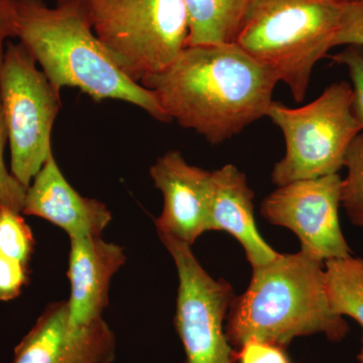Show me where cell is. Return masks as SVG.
<instances>
[{
	"label": "cell",
	"mask_w": 363,
	"mask_h": 363,
	"mask_svg": "<svg viewBox=\"0 0 363 363\" xmlns=\"http://www.w3.org/2000/svg\"><path fill=\"white\" fill-rule=\"evenodd\" d=\"M28 281V264L0 255V301L18 297Z\"/></svg>",
	"instance_id": "22"
},
{
	"label": "cell",
	"mask_w": 363,
	"mask_h": 363,
	"mask_svg": "<svg viewBox=\"0 0 363 363\" xmlns=\"http://www.w3.org/2000/svg\"><path fill=\"white\" fill-rule=\"evenodd\" d=\"M150 174L164 196V209L155 220L157 233L192 247L208 231L211 172L191 166L179 150H169L152 164Z\"/></svg>",
	"instance_id": "11"
},
{
	"label": "cell",
	"mask_w": 363,
	"mask_h": 363,
	"mask_svg": "<svg viewBox=\"0 0 363 363\" xmlns=\"http://www.w3.org/2000/svg\"><path fill=\"white\" fill-rule=\"evenodd\" d=\"M60 92L21 43L9 40L0 64V107L6 121L11 172L30 187L52 154V126L61 108Z\"/></svg>",
	"instance_id": "7"
},
{
	"label": "cell",
	"mask_w": 363,
	"mask_h": 363,
	"mask_svg": "<svg viewBox=\"0 0 363 363\" xmlns=\"http://www.w3.org/2000/svg\"><path fill=\"white\" fill-rule=\"evenodd\" d=\"M341 186L339 174L292 182L267 196L260 212L272 225L292 230L301 250L315 259L325 262L350 257L339 221Z\"/></svg>",
	"instance_id": "9"
},
{
	"label": "cell",
	"mask_w": 363,
	"mask_h": 363,
	"mask_svg": "<svg viewBox=\"0 0 363 363\" xmlns=\"http://www.w3.org/2000/svg\"><path fill=\"white\" fill-rule=\"evenodd\" d=\"M338 45L363 47V0L342 4L340 25L334 40V48Z\"/></svg>",
	"instance_id": "21"
},
{
	"label": "cell",
	"mask_w": 363,
	"mask_h": 363,
	"mask_svg": "<svg viewBox=\"0 0 363 363\" xmlns=\"http://www.w3.org/2000/svg\"><path fill=\"white\" fill-rule=\"evenodd\" d=\"M341 4H350V2L362 1V0H338Z\"/></svg>",
	"instance_id": "26"
},
{
	"label": "cell",
	"mask_w": 363,
	"mask_h": 363,
	"mask_svg": "<svg viewBox=\"0 0 363 363\" xmlns=\"http://www.w3.org/2000/svg\"><path fill=\"white\" fill-rule=\"evenodd\" d=\"M253 197L247 177L238 167L228 164L211 172L208 231H226L233 235L255 269L276 259L279 253L257 230Z\"/></svg>",
	"instance_id": "14"
},
{
	"label": "cell",
	"mask_w": 363,
	"mask_h": 363,
	"mask_svg": "<svg viewBox=\"0 0 363 363\" xmlns=\"http://www.w3.org/2000/svg\"><path fill=\"white\" fill-rule=\"evenodd\" d=\"M278 81L234 43L188 45L140 85L154 93L169 121L220 145L266 117Z\"/></svg>",
	"instance_id": "1"
},
{
	"label": "cell",
	"mask_w": 363,
	"mask_h": 363,
	"mask_svg": "<svg viewBox=\"0 0 363 363\" xmlns=\"http://www.w3.org/2000/svg\"><path fill=\"white\" fill-rule=\"evenodd\" d=\"M9 136L4 113L0 107V208L23 213L26 190L23 184L7 169L4 162V149Z\"/></svg>",
	"instance_id": "19"
},
{
	"label": "cell",
	"mask_w": 363,
	"mask_h": 363,
	"mask_svg": "<svg viewBox=\"0 0 363 363\" xmlns=\"http://www.w3.org/2000/svg\"><path fill=\"white\" fill-rule=\"evenodd\" d=\"M345 178L341 186V205L354 225L363 227V131L351 143L346 155Z\"/></svg>",
	"instance_id": "17"
},
{
	"label": "cell",
	"mask_w": 363,
	"mask_h": 363,
	"mask_svg": "<svg viewBox=\"0 0 363 363\" xmlns=\"http://www.w3.org/2000/svg\"><path fill=\"white\" fill-rule=\"evenodd\" d=\"M324 279L332 311L352 318L363 329V259L350 255L327 260Z\"/></svg>",
	"instance_id": "16"
},
{
	"label": "cell",
	"mask_w": 363,
	"mask_h": 363,
	"mask_svg": "<svg viewBox=\"0 0 363 363\" xmlns=\"http://www.w3.org/2000/svg\"><path fill=\"white\" fill-rule=\"evenodd\" d=\"M123 248L101 236L70 238L68 300L72 323L88 324L102 318L108 306L111 279L125 264Z\"/></svg>",
	"instance_id": "13"
},
{
	"label": "cell",
	"mask_w": 363,
	"mask_h": 363,
	"mask_svg": "<svg viewBox=\"0 0 363 363\" xmlns=\"http://www.w3.org/2000/svg\"><path fill=\"white\" fill-rule=\"evenodd\" d=\"M23 214L51 222L70 238L101 236L112 219L104 203L83 197L72 187L52 154L26 190Z\"/></svg>",
	"instance_id": "12"
},
{
	"label": "cell",
	"mask_w": 363,
	"mask_h": 363,
	"mask_svg": "<svg viewBox=\"0 0 363 363\" xmlns=\"http://www.w3.org/2000/svg\"><path fill=\"white\" fill-rule=\"evenodd\" d=\"M323 262L309 253L281 255L255 267L248 288L234 297L227 313L226 336L233 348L248 340L285 347L303 336L322 334L333 342L350 332L332 311L325 288Z\"/></svg>",
	"instance_id": "3"
},
{
	"label": "cell",
	"mask_w": 363,
	"mask_h": 363,
	"mask_svg": "<svg viewBox=\"0 0 363 363\" xmlns=\"http://www.w3.org/2000/svg\"><path fill=\"white\" fill-rule=\"evenodd\" d=\"M357 360L359 363H363V336L362 340V347H360L359 352L357 354Z\"/></svg>",
	"instance_id": "25"
},
{
	"label": "cell",
	"mask_w": 363,
	"mask_h": 363,
	"mask_svg": "<svg viewBox=\"0 0 363 363\" xmlns=\"http://www.w3.org/2000/svg\"><path fill=\"white\" fill-rule=\"evenodd\" d=\"M159 235L178 272L175 326L186 363H236L235 350L225 331L233 286L212 278L188 243L168 234Z\"/></svg>",
	"instance_id": "8"
},
{
	"label": "cell",
	"mask_w": 363,
	"mask_h": 363,
	"mask_svg": "<svg viewBox=\"0 0 363 363\" xmlns=\"http://www.w3.org/2000/svg\"><path fill=\"white\" fill-rule=\"evenodd\" d=\"M116 339L104 318L72 323L68 301L52 303L14 348L13 363H112Z\"/></svg>",
	"instance_id": "10"
},
{
	"label": "cell",
	"mask_w": 363,
	"mask_h": 363,
	"mask_svg": "<svg viewBox=\"0 0 363 363\" xmlns=\"http://www.w3.org/2000/svg\"><path fill=\"white\" fill-rule=\"evenodd\" d=\"M33 247L32 229L21 213L0 208V255L28 264Z\"/></svg>",
	"instance_id": "18"
},
{
	"label": "cell",
	"mask_w": 363,
	"mask_h": 363,
	"mask_svg": "<svg viewBox=\"0 0 363 363\" xmlns=\"http://www.w3.org/2000/svg\"><path fill=\"white\" fill-rule=\"evenodd\" d=\"M16 39L30 52L56 91L77 88L94 101L113 99L140 107L169 123L152 91L131 81L98 40L84 0H16Z\"/></svg>",
	"instance_id": "2"
},
{
	"label": "cell",
	"mask_w": 363,
	"mask_h": 363,
	"mask_svg": "<svg viewBox=\"0 0 363 363\" xmlns=\"http://www.w3.org/2000/svg\"><path fill=\"white\" fill-rule=\"evenodd\" d=\"M93 30L133 82L161 73L187 48L184 0H84Z\"/></svg>",
	"instance_id": "5"
},
{
	"label": "cell",
	"mask_w": 363,
	"mask_h": 363,
	"mask_svg": "<svg viewBox=\"0 0 363 363\" xmlns=\"http://www.w3.org/2000/svg\"><path fill=\"white\" fill-rule=\"evenodd\" d=\"M338 0H250L233 43L304 101L315 66L334 48Z\"/></svg>",
	"instance_id": "4"
},
{
	"label": "cell",
	"mask_w": 363,
	"mask_h": 363,
	"mask_svg": "<svg viewBox=\"0 0 363 363\" xmlns=\"http://www.w3.org/2000/svg\"><path fill=\"white\" fill-rule=\"evenodd\" d=\"M18 9L16 0H0V64L4 60L7 43L16 38Z\"/></svg>",
	"instance_id": "24"
},
{
	"label": "cell",
	"mask_w": 363,
	"mask_h": 363,
	"mask_svg": "<svg viewBox=\"0 0 363 363\" xmlns=\"http://www.w3.org/2000/svg\"><path fill=\"white\" fill-rule=\"evenodd\" d=\"M236 363H291L290 358L281 346L248 340L235 350Z\"/></svg>",
	"instance_id": "23"
},
{
	"label": "cell",
	"mask_w": 363,
	"mask_h": 363,
	"mask_svg": "<svg viewBox=\"0 0 363 363\" xmlns=\"http://www.w3.org/2000/svg\"><path fill=\"white\" fill-rule=\"evenodd\" d=\"M335 63L347 69L352 88V106L363 130V47L346 45L332 57Z\"/></svg>",
	"instance_id": "20"
},
{
	"label": "cell",
	"mask_w": 363,
	"mask_h": 363,
	"mask_svg": "<svg viewBox=\"0 0 363 363\" xmlns=\"http://www.w3.org/2000/svg\"><path fill=\"white\" fill-rule=\"evenodd\" d=\"M184 2L190 26L188 45H197L233 43L250 0H184Z\"/></svg>",
	"instance_id": "15"
},
{
	"label": "cell",
	"mask_w": 363,
	"mask_h": 363,
	"mask_svg": "<svg viewBox=\"0 0 363 363\" xmlns=\"http://www.w3.org/2000/svg\"><path fill=\"white\" fill-rule=\"evenodd\" d=\"M267 117L285 138V156L272 173L278 187L338 174L351 143L363 131L347 82L333 83L314 101L297 108L274 101Z\"/></svg>",
	"instance_id": "6"
},
{
	"label": "cell",
	"mask_w": 363,
	"mask_h": 363,
	"mask_svg": "<svg viewBox=\"0 0 363 363\" xmlns=\"http://www.w3.org/2000/svg\"><path fill=\"white\" fill-rule=\"evenodd\" d=\"M56 1H59V0H56Z\"/></svg>",
	"instance_id": "27"
}]
</instances>
